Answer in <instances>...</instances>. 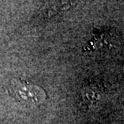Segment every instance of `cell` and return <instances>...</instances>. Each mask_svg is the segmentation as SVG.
<instances>
[{
	"instance_id": "6da1fadb",
	"label": "cell",
	"mask_w": 124,
	"mask_h": 124,
	"mask_svg": "<svg viewBox=\"0 0 124 124\" xmlns=\"http://www.w3.org/2000/svg\"><path fill=\"white\" fill-rule=\"evenodd\" d=\"M10 90L18 101L30 106L41 104L46 99V93L40 86L24 80H12Z\"/></svg>"
},
{
	"instance_id": "7a4b0ae2",
	"label": "cell",
	"mask_w": 124,
	"mask_h": 124,
	"mask_svg": "<svg viewBox=\"0 0 124 124\" xmlns=\"http://www.w3.org/2000/svg\"><path fill=\"white\" fill-rule=\"evenodd\" d=\"M100 91L98 86H94L93 85H88L83 89V99L87 102L88 104L94 105L100 99Z\"/></svg>"
}]
</instances>
